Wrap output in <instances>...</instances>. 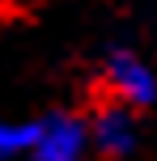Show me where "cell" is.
Segmentation results:
<instances>
[{
	"mask_svg": "<svg viewBox=\"0 0 157 161\" xmlns=\"http://www.w3.org/2000/svg\"><path fill=\"white\" fill-rule=\"evenodd\" d=\"M106 89L119 97L123 106H144V102H153L157 97V76H153V68L144 64V59H136V55H127V51H115V55L106 59Z\"/></svg>",
	"mask_w": 157,
	"mask_h": 161,
	"instance_id": "6da1fadb",
	"label": "cell"
},
{
	"mask_svg": "<svg viewBox=\"0 0 157 161\" xmlns=\"http://www.w3.org/2000/svg\"><path fill=\"white\" fill-rule=\"evenodd\" d=\"M89 144V131L81 127V119H68V114H51L34 127V144L30 153L38 161H76Z\"/></svg>",
	"mask_w": 157,
	"mask_h": 161,
	"instance_id": "7a4b0ae2",
	"label": "cell"
},
{
	"mask_svg": "<svg viewBox=\"0 0 157 161\" xmlns=\"http://www.w3.org/2000/svg\"><path fill=\"white\" fill-rule=\"evenodd\" d=\"M89 140L106 157H123V153H132V144H136V127H132V119H127L123 106H106V110H98V119H93Z\"/></svg>",
	"mask_w": 157,
	"mask_h": 161,
	"instance_id": "3957f363",
	"label": "cell"
},
{
	"mask_svg": "<svg viewBox=\"0 0 157 161\" xmlns=\"http://www.w3.org/2000/svg\"><path fill=\"white\" fill-rule=\"evenodd\" d=\"M30 144H34V127H8V123H0V161L30 153Z\"/></svg>",
	"mask_w": 157,
	"mask_h": 161,
	"instance_id": "277c9868",
	"label": "cell"
}]
</instances>
